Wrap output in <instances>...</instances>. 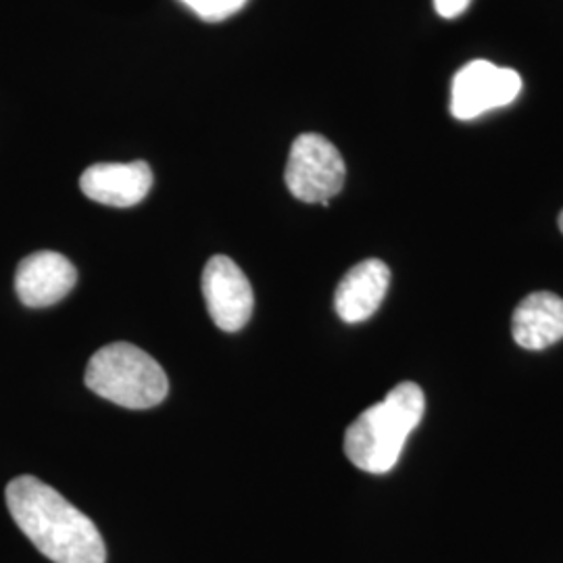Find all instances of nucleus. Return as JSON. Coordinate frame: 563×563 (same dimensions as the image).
<instances>
[{"label": "nucleus", "instance_id": "obj_9", "mask_svg": "<svg viewBox=\"0 0 563 563\" xmlns=\"http://www.w3.org/2000/svg\"><path fill=\"white\" fill-rule=\"evenodd\" d=\"M388 284L390 269L380 260H365L351 267L334 295V307L342 322L360 323L369 320L380 309Z\"/></svg>", "mask_w": 563, "mask_h": 563}, {"label": "nucleus", "instance_id": "obj_10", "mask_svg": "<svg viewBox=\"0 0 563 563\" xmlns=\"http://www.w3.org/2000/svg\"><path fill=\"white\" fill-rule=\"evenodd\" d=\"M514 339L528 351H541L563 339V299L553 292H532L514 311Z\"/></svg>", "mask_w": 563, "mask_h": 563}, {"label": "nucleus", "instance_id": "obj_11", "mask_svg": "<svg viewBox=\"0 0 563 563\" xmlns=\"http://www.w3.org/2000/svg\"><path fill=\"white\" fill-rule=\"evenodd\" d=\"M192 13H197L202 21L228 20L239 13L249 0H180Z\"/></svg>", "mask_w": 563, "mask_h": 563}, {"label": "nucleus", "instance_id": "obj_1", "mask_svg": "<svg viewBox=\"0 0 563 563\" xmlns=\"http://www.w3.org/2000/svg\"><path fill=\"white\" fill-rule=\"evenodd\" d=\"M4 497L21 532L51 562H107L99 528L53 486L34 476H18L7 484Z\"/></svg>", "mask_w": 563, "mask_h": 563}, {"label": "nucleus", "instance_id": "obj_13", "mask_svg": "<svg viewBox=\"0 0 563 563\" xmlns=\"http://www.w3.org/2000/svg\"><path fill=\"white\" fill-rule=\"evenodd\" d=\"M560 230L563 232V211L560 213Z\"/></svg>", "mask_w": 563, "mask_h": 563}, {"label": "nucleus", "instance_id": "obj_12", "mask_svg": "<svg viewBox=\"0 0 563 563\" xmlns=\"http://www.w3.org/2000/svg\"><path fill=\"white\" fill-rule=\"evenodd\" d=\"M470 2L472 0H434V9L444 20H453L462 15L463 11L470 7Z\"/></svg>", "mask_w": 563, "mask_h": 563}, {"label": "nucleus", "instance_id": "obj_6", "mask_svg": "<svg viewBox=\"0 0 563 563\" xmlns=\"http://www.w3.org/2000/svg\"><path fill=\"white\" fill-rule=\"evenodd\" d=\"M202 295L211 320L223 332H239L253 316L255 297L251 282L225 255H216L205 265Z\"/></svg>", "mask_w": 563, "mask_h": 563}, {"label": "nucleus", "instance_id": "obj_5", "mask_svg": "<svg viewBox=\"0 0 563 563\" xmlns=\"http://www.w3.org/2000/svg\"><path fill=\"white\" fill-rule=\"evenodd\" d=\"M520 92L522 78L518 71L490 60H470L453 78L451 113L455 120H476L486 111L511 104Z\"/></svg>", "mask_w": 563, "mask_h": 563}, {"label": "nucleus", "instance_id": "obj_4", "mask_svg": "<svg viewBox=\"0 0 563 563\" xmlns=\"http://www.w3.org/2000/svg\"><path fill=\"white\" fill-rule=\"evenodd\" d=\"M346 165L339 148L320 134H301L290 146L284 180L295 199L330 205L344 186Z\"/></svg>", "mask_w": 563, "mask_h": 563}, {"label": "nucleus", "instance_id": "obj_7", "mask_svg": "<svg viewBox=\"0 0 563 563\" xmlns=\"http://www.w3.org/2000/svg\"><path fill=\"white\" fill-rule=\"evenodd\" d=\"M76 265L55 251L27 255L15 272V292L25 307L41 309L63 301L76 286Z\"/></svg>", "mask_w": 563, "mask_h": 563}, {"label": "nucleus", "instance_id": "obj_2", "mask_svg": "<svg viewBox=\"0 0 563 563\" xmlns=\"http://www.w3.org/2000/svg\"><path fill=\"white\" fill-rule=\"evenodd\" d=\"M426 411L423 390L416 383L395 386L383 401L365 409L346 428L344 453L369 474L390 472L401 457L405 441L420 426Z\"/></svg>", "mask_w": 563, "mask_h": 563}, {"label": "nucleus", "instance_id": "obj_3", "mask_svg": "<svg viewBox=\"0 0 563 563\" xmlns=\"http://www.w3.org/2000/svg\"><path fill=\"white\" fill-rule=\"evenodd\" d=\"M84 380L95 395L125 409H151L169 390L162 365L130 342L99 349L88 362Z\"/></svg>", "mask_w": 563, "mask_h": 563}, {"label": "nucleus", "instance_id": "obj_8", "mask_svg": "<svg viewBox=\"0 0 563 563\" xmlns=\"http://www.w3.org/2000/svg\"><path fill=\"white\" fill-rule=\"evenodd\" d=\"M153 186L148 163H97L80 178L81 192L90 201L109 207H134L144 201Z\"/></svg>", "mask_w": 563, "mask_h": 563}]
</instances>
